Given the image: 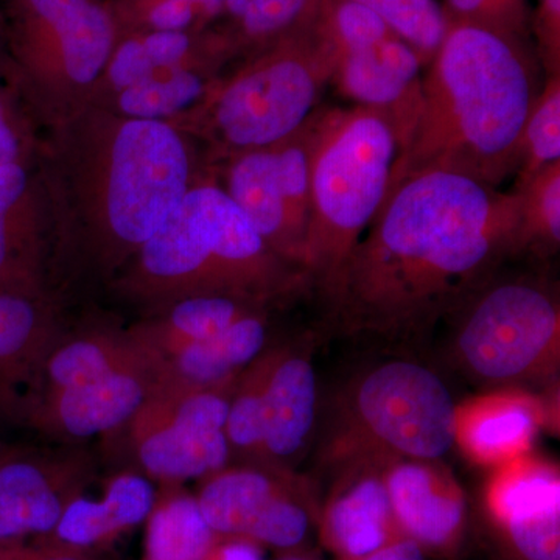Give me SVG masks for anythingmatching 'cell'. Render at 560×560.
<instances>
[{
	"mask_svg": "<svg viewBox=\"0 0 560 560\" xmlns=\"http://www.w3.org/2000/svg\"><path fill=\"white\" fill-rule=\"evenodd\" d=\"M254 0H224V9L230 11L232 16L241 18Z\"/></svg>",
	"mask_w": 560,
	"mask_h": 560,
	"instance_id": "obj_43",
	"label": "cell"
},
{
	"mask_svg": "<svg viewBox=\"0 0 560 560\" xmlns=\"http://www.w3.org/2000/svg\"><path fill=\"white\" fill-rule=\"evenodd\" d=\"M541 86L528 62L481 25L447 32L420 83L418 119L389 187L418 173H463L499 187L517 171L518 142Z\"/></svg>",
	"mask_w": 560,
	"mask_h": 560,
	"instance_id": "obj_3",
	"label": "cell"
},
{
	"mask_svg": "<svg viewBox=\"0 0 560 560\" xmlns=\"http://www.w3.org/2000/svg\"><path fill=\"white\" fill-rule=\"evenodd\" d=\"M456 404L429 368L396 360L349 386L323 445L335 467L363 456L440 460L455 445Z\"/></svg>",
	"mask_w": 560,
	"mask_h": 560,
	"instance_id": "obj_7",
	"label": "cell"
},
{
	"mask_svg": "<svg viewBox=\"0 0 560 560\" xmlns=\"http://www.w3.org/2000/svg\"><path fill=\"white\" fill-rule=\"evenodd\" d=\"M158 490L149 477L121 471L105 485L101 499L77 497L46 540L73 550L103 555L149 518Z\"/></svg>",
	"mask_w": 560,
	"mask_h": 560,
	"instance_id": "obj_21",
	"label": "cell"
},
{
	"mask_svg": "<svg viewBox=\"0 0 560 560\" xmlns=\"http://www.w3.org/2000/svg\"><path fill=\"white\" fill-rule=\"evenodd\" d=\"M378 14L390 31L422 51H438L447 35L444 13L434 0H355Z\"/></svg>",
	"mask_w": 560,
	"mask_h": 560,
	"instance_id": "obj_35",
	"label": "cell"
},
{
	"mask_svg": "<svg viewBox=\"0 0 560 560\" xmlns=\"http://www.w3.org/2000/svg\"><path fill=\"white\" fill-rule=\"evenodd\" d=\"M264 311L267 308L241 298L195 294L162 305L127 331L158 366L178 350L215 337L238 319Z\"/></svg>",
	"mask_w": 560,
	"mask_h": 560,
	"instance_id": "obj_25",
	"label": "cell"
},
{
	"mask_svg": "<svg viewBox=\"0 0 560 560\" xmlns=\"http://www.w3.org/2000/svg\"><path fill=\"white\" fill-rule=\"evenodd\" d=\"M145 368L156 371V361L128 331L92 330L68 341H55L22 385L27 386L24 394L47 393Z\"/></svg>",
	"mask_w": 560,
	"mask_h": 560,
	"instance_id": "obj_23",
	"label": "cell"
},
{
	"mask_svg": "<svg viewBox=\"0 0 560 560\" xmlns=\"http://www.w3.org/2000/svg\"><path fill=\"white\" fill-rule=\"evenodd\" d=\"M154 370L121 371L101 381L47 393L16 394L0 410L65 441L90 440L128 425L153 388Z\"/></svg>",
	"mask_w": 560,
	"mask_h": 560,
	"instance_id": "obj_13",
	"label": "cell"
},
{
	"mask_svg": "<svg viewBox=\"0 0 560 560\" xmlns=\"http://www.w3.org/2000/svg\"><path fill=\"white\" fill-rule=\"evenodd\" d=\"M455 355L467 375L485 385L511 388L548 382L560 366V307L539 280L482 283L458 307Z\"/></svg>",
	"mask_w": 560,
	"mask_h": 560,
	"instance_id": "obj_9",
	"label": "cell"
},
{
	"mask_svg": "<svg viewBox=\"0 0 560 560\" xmlns=\"http://www.w3.org/2000/svg\"><path fill=\"white\" fill-rule=\"evenodd\" d=\"M40 125L9 72L0 75V167L36 161Z\"/></svg>",
	"mask_w": 560,
	"mask_h": 560,
	"instance_id": "obj_34",
	"label": "cell"
},
{
	"mask_svg": "<svg viewBox=\"0 0 560 560\" xmlns=\"http://www.w3.org/2000/svg\"><path fill=\"white\" fill-rule=\"evenodd\" d=\"M127 427L140 467L162 486L200 481L231 464L224 431L202 430L176 419L151 394Z\"/></svg>",
	"mask_w": 560,
	"mask_h": 560,
	"instance_id": "obj_18",
	"label": "cell"
},
{
	"mask_svg": "<svg viewBox=\"0 0 560 560\" xmlns=\"http://www.w3.org/2000/svg\"><path fill=\"white\" fill-rule=\"evenodd\" d=\"M145 526L142 560H205L219 540L183 486H162Z\"/></svg>",
	"mask_w": 560,
	"mask_h": 560,
	"instance_id": "obj_29",
	"label": "cell"
},
{
	"mask_svg": "<svg viewBox=\"0 0 560 560\" xmlns=\"http://www.w3.org/2000/svg\"><path fill=\"white\" fill-rule=\"evenodd\" d=\"M276 560H318V558L301 548V550L280 552L279 558Z\"/></svg>",
	"mask_w": 560,
	"mask_h": 560,
	"instance_id": "obj_45",
	"label": "cell"
},
{
	"mask_svg": "<svg viewBox=\"0 0 560 560\" xmlns=\"http://www.w3.org/2000/svg\"><path fill=\"white\" fill-rule=\"evenodd\" d=\"M334 57L280 49L219 79L205 101L175 127L205 140L210 162L267 149L300 130L331 79Z\"/></svg>",
	"mask_w": 560,
	"mask_h": 560,
	"instance_id": "obj_8",
	"label": "cell"
},
{
	"mask_svg": "<svg viewBox=\"0 0 560 560\" xmlns=\"http://www.w3.org/2000/svg\"><path fill=\"white\" fill-rule=\"evenodd\" d=\"M308 2L311 0H254L237 20L249 38H270L300 20Z\"/></svg>",
	"mask_w": 560,
	"mask_h": 560,
	"instance_id": "obj_37",
	"label": "cell"
},
{
	"mask_svg": "<svg viewBox=\"0 0 560 560\" xmlns=\"http://www.w3.org/2000/svg\"><path fill=\"white\" fill-rule=\"evenodd\" d=\"M560 161L559 73L544 83L528 114L518 142L517 186L528 183L541 168Z\"/></svg>",
	"mask_w": 560,
	"mask_h": 560,
	"instance_id": "obj_32",
	"label": "cell"
},
{
	"mask_svg": "<svg viewBox=\"0 0 560 560\" xmlns=\"http://www.w3.org/2000/svg\"><path fill=\"white\" fill-rule=\"evenodd\" d=\"M271 363L272 349L264 350L243 370L231 397L224 434L232 459L242 460L243 464L260 463L265 386Z\"/></svg>",
	"mask_w": 560,
	"mask_h": 560,
	"instance_id": "obj_31",
	"label": "cell"
},
{
	"mask_svg": "<svg viewBox=\"0 0 560 560\" xmlns=\"http://www.w3.org/2000/svg\"><path fill=\"white\" fill-rule=\"evenodd\" d=\"M51 221L36 161L0 167V291L50 296Z\"/></svg>",
	"mask_w": 560,
	"mask_h": 560,
	"instance_id": "obj_16",
	"label": "cell"
},
{
	"mask_svg": "<svg viewBox=\"0 0 560 560\" xmlns=\"http://www.w3.org/2000/svg\"><path fill=\"white\" fill-rule=\"evenodd\" d=\"M205 560H265L264 548L243 539H219Z\"/></svg>",
	"mask_w": 560,
	"mask_h": 560,
	"instance_id": "obj_39",
	"label": "cell"
},
{
	"mask_svg": "<svg viewBox=\"0 0 560 560\" xmlns=\"http://www.w3.org/2000/svg\"><path fill=\"white\" fill-rule=\"evenodd\" d=\"M149 2V0H116L113 3L114 7H130L138 5V3ZM189 2L195 3V5L200 7L201 10H205L206 13L213 14L217 13L220 9H223L224 0H189Z\"/></svg>",
	"mask_w": 560,
	"mask_h": 560,
	"instance_id": "obj_41",
	"label": "cell"
},
{
	"mask_svg": "<svg viewBox=\"0 0 560 560\" xmlns=\"http://www.w3.org/2000/svg\"><path fill=\"white\" fill-rule=\"evenodd\" d=\"M389 456H363L345 460L334 485L318 508L316 529L323 547L337 560L361 556L400 539L385 481Z\"/></svg>",
	"mask_w": 560,
	"mask_h": 560,
	"instance_id": "obj_15",
	"label": "cell"
},
{
	"mask_svg": "<svg viewBox=\"0 0 560 560\" xmlns=\"http://www.w3.org/2000/svg\"><path fill=\"white\" fill-rule=\"evenodd\" d=\"M522 250L517 191L422 172L389 187L324 298L350 331L411 334L455 311Z\"/></svg>",
	"mask_w": 560,
	"mask_h": 560,
	"instance_id": "obj_1",
	"label": "cell"
},
{
	"mask_svg": "<svg viewBox=\"0 0 560 560\" xmlns=\"http://www.w3.org/2000/svg\"><path fill=\"white\" fill-rule=\"evenodd\" d=\"M267 261V243L206 167L110 285L125 300L156 311L195 294L245 296Z\"/></svg>",
	"mask_w": 560,
	"mask_h": 560,
	"instance_id": "obj_4",
	"label": "cell"
},
{
	"mask_svg": "<svg viewBox=\"0 0 560 560\" xmlns=\"http://www.w3.org/2000/svg\"><path fill=\"white\" fill-rule=\"evenodd\" d=\"M318 127V108L300 130L271 145L276 178L291 228L304 242L311 215L312 154Z\"/></svg>",
	"mask_w": 560,
	"mask_h": 560,
	"instance_id": "obj_30",
	"label": "cell"
},
{
	"mask_svg": "<svg viewBox=\"0 0 560 560\" xmlns=\"http://www.w3.org/2000/svg\"><path fill=\"white\" fill-rule=\"evenodd\" d=\"M521 197L522 249L555 253L560 243V161L515 187Z\"/></svg>",
	"mask_w": 560,
	"mask_h": 560,
	"instance_id": "obj_33",
	"label": "cell"
},
{
	"mask_svg": "<svg viewBox=\"0 0 560 560\" xmlns=\"http://www.w3.org/2000/svg\"><path fill=\"white\" fill-rule=\"evenodd\" d=\"M492 0H451L453 9L464 14L480 13L488 9Z\"/></svg>",
	"mask_w": 560,
	"mask_h": 560,
	"instance_id": "obj_42",
	"label": "cell"
},
{
	"mask_svg": "<svg viewBox=\"0 0 560 560\" xmlns=\"http://www.w3.org/2000/svg\"><path fill=\"white\" fill-rule=\"evenodd\" d=\"M5 442H0V451H2L3 447H5Z\"/></svg>",
	"mask_w": 560,
	"mask_h": 560,
	"instance_id": "obj_47",
	"label": "cell"
},
{
	"mask_svg": "<svg viewBox=\"0 0 560 560\" xmlns=\"http://www.w3.org/2000/svg\"><path fill=\"white\" fill-rule=\"evenodd\" d=\"M399 140L377 110L318 108L304 270L326 296L389 189Z\"/></svg>",
	"mask_w": 560,
	"mask_h": 560,
	"instance_id": "obj_5",
	"label": "cell"
},
{
	"mask_svg": "<svg viewBox=\"0 0 560 560\" xmlns=\"http://www.w3.org/2000/svg\"><path fill=\"white\" fill-rule=\"evenodd\" d=\"M486 517L510 560H560L558 464L526 453L492 469Z\"/></svg>",
	"mask_w": 560,
	"mask_h": 560,
	"instance_id": "obj_12",
	"label": "cell"
},
{
	"mask_svg": "<svg viewBox=\"0 0 560 560\" xmlns=\"http://www.w3.org/2000/svg\"><path fill=\"white\" fill-rule=\"evenodd\" d=\"M0 28H3L2 11H0Z\"/></svg>",
	"mask_w": 560,
	"mask_h": 560,
	"instance_id": "obj_46",
	"label": "cell"
},
{
	"mask_svg": "<svg viewBox=\"0 0 560 560\" xmlns=\"http://www.w3.org/2000/svg\"><path fill=\"white\" fill-rule=\"evenodd\" d=\"M215 61L197 60L156 70L91 105L127 119L175 124L197 108L220 79Z\"/></svg>",
	"mask_w": 560,
	"mask_h": 560,
	"instance_id": "obj_26",
	"label": "cell"
},
{
	"mask_svg": "<svg viewBox=\"0 0 560 560\" xmlns=\"http://www.w3.org/2000/svg\"><path fill=\"white\" fill-rule=\"evenodd\" d=\"M11 75L40 128L91 102L120 38L102 0H7Z\"/></svg>",
	"mask_w": 560,
	"mask_h": 560,
	"instance_id": "obj_6",
	"label": "cell"
},
{
	"mask_svg": "<svg viewBox=\"0 0 560 560\" xmlns=\"http://www.w3.org/2000/svg\"><path fill=\"white\" fill-rule=\"evenodd\" d=\"M352 560H429V556L415 541L407 539V537H400V539L389 541L385 547L378 548L370 555Z\"/></svg>",
	"mask_w": 560,
	"mask_h": 560,
	"instance_id": "obj_40",
	"label": "cell"
},
{
	"mask_svg": "<svg viewBox=\"0 0 560 560\" xmlns=\"http://www.w3.org/2000/svg\"><path fill=\"white\" fill-rule=\"evenodd\" d=\"M217 162L220 168L212 167V171L220 186L254 230L282 259L304 270V242L287 215L270 147L242 151Z\"/></svg>",
	"mask_w": 560,
	"mask_h": 560,
	"instance_id": "obj_22",
	"label": "cell"
},
{
	"mask_svg": "<svg viewBox=\"0 0 560 560\" xmlns=\"http://www.w3.org/2000/svg\"><path fill=\"white\" fill-rule=\"evenodd\" d=\"M94 477L88 453L7 444L0 451V545L49 537Z\"/></svg>",
	"mask_w": 560,
	"mask_h": 560,
	"instance_id": "obj_11",
	"label": "cell"
},
{
	"mask_svg": "<svg viewBox=\"0 0 560 560\" xmlns=\"http://www.w3.org/2000/svg\"><path fill=\"white\" fill-rule=\"evenodd\" d=\"M57 335L50 296L0 291V399L27 381Z\"/></svg>",
	"mask_w": 560,
	"mask_h": 560,
	"instance_id": "obj_27",
	"label": "cell"
},
{
	"mask_svg": "<svg viewBox=\"0 0 560 560\" xmlns=\"http://www.w3.org/2000/svg\"><path fill=\"white\" fill-rule=\"evenodd\" d=\"M318 383L311 357L290 346L272 348L261 418V466L293 470L316 420Z\"/></svg>",
	"mask_w": 560,
	"mask_h": 560,
	"instance_id": "obj_20",
	"label": "cell"
},
{
	"mask_svg": "<svg viewBox=\"0 0 560 560\" xmlns=\"http://www.w3.org/2000/svg\"><path fill=\"white\" fill-rule=\"evenodd\" d=\"M36 165L55 250L109 283L206 168L189 132L94 105L40 128Z\"/></svg>",
	"mask_w": 560,
	"mask_h": 560,
	"instance_id": "obj_2",
	"label": "cell"
},
{
	"mask_svg": "<svg viewBox=\"0 0 560 560\" xmlns=\"http://www.w3.org/2000/svg\"><path fill=\"white\" fill-rule=\"evenodd\" d=\"M268 319L250 313L226 330L195 342L158 363L154 381L179 388H209L238 377L265 350Z\"/></svg>",
	"mask_w": 560,
	"mask_h": 560,
	"instance_id": "obj_24",
	"label": "cell"
},
{
	"mask_svg": "<svg viewBox=\"0 0 560 560\" xmlns=\"http://www.w3.org/2000/svg\"><path fill=\"white\" fill-rule=\"evenodd\" d=\"M550 410L522 388H497L456 405L455 445L478 466L495 469L530 453Z\"/></svg>",
	"mask_w": 560,
	"mask_h": 560,
	"instance_id": "obj_19",
	"label": "cell"
},
{
	"mask_svg": "<svg viewBox=\"0 0 560 560\" xmlns=\"http://www.w3.org/2000/svg\"><path fill=\"white\" fill-rule=\"evenodd\" d=\"M385 481L401 536L427 556L455 558L466 540L469 504L452 471L440 460L389 458Z\"/></svg>",
	"mask_w": 560,
	"mask_h": 560,
	"instance_id": "obj_14",
	"label": "cell"
},
{
	"mask_svg": "<svg viewBox=\"0 0 560 560\" xmlns=\"http://www.w3.org/2000/svg\"><path fill=\"white\" fill-rule=\"evenodd\" d=\"M195 499L219 539H243L280 552L301 550L316 526L307 478L261 464H238L200 480Z\"/></svg>",
	"mask_w": 560,
	"mask_h": 560,
	"instance_id": "obj_10",
	"label": "cell"
},
{
	"mask_svg": "<svg viewBox=\"0 0 560 560\" xmlns=\"http://www.w3.org/2000/svg\"><path fill=\"white\" fill-rule=\"evenodd\" d=\"M341 50L374 46L388 38L390 28L375 11L355 0H346L335 13Z\"/></svg>",
	"mask_w": 560,
	"mask_h": 560,
	"instance_id": "obj_36",
	"label": "cell"
},
{
	"mask_svg": "<svg viewBox=\"0 0 560 560\" xmlns=\"http://www.w3.org/2000/svg\"><path fill=\"white\" fill-rule=\"evenodd\" d=\"M197 60H215L194 32H136L120 35L92 94L97 103L156 70Z\"/></svg>",
	"mask_w": 560,
	"mask_h": 560,
	"instance_id": "obj_28",
	"label": "cell"
},
{
	"mask_svg": "<svg viewBox=\"0 0 560 560\" xmlns=\"http://www.w3.org/2000/svg\"><path fill=\"white\" fill-rule=\"evenodd\" d=\"M10 70V60L9 54H7L5 46V28H0V75L9 72Z\"/></svg>",
	"mask_w": 560,
	"mask_h": 560,
	"instance_id": "obj_44",
	"label": "cell"
},
{
	"mask_svg": "<svg viewBox=\"0 0 560 560\" xmlns=\"http://www.w3.org/2000/svg\"><path fill=\"white\" fill-rule=\"evenodd\" d=\"M331 79L357 106L377 110L388 119L399 151L410 139L420 105V61L407 44L394 38L334 57Z\"/></svg>",
	"mask_w": 560,
	"mask_h": 560,
	"instance_id": "obj_17",
	"label": "cell"
},
{
	"mask_svg": "<svg viewBox=\"0 0 560 560\" xmlns=\"http://www.w3.org/2000/svg\"><path fill=\"white\" fill-rule=\"evenodd\" d=\"M0 560H105L103 555L73 550L46 539L0 545Z\"/></svg>",
	"mask_w": 560,
	"mask_h": 560,
	"instance_id": "obj_38",
	"label": "cell"
}]
</instances>
